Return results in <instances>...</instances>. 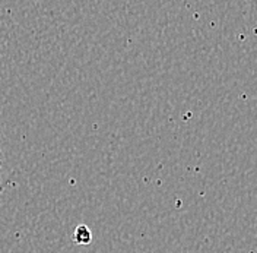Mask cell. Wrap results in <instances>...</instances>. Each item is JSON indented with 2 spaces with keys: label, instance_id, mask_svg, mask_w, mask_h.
Returning a JSON list of instances; mask_svg holds the SVG:
<instances>
[{
  "label": "cell",
  "instance_id": "1",
  "mask_svg": "<svg viewBox=\"0 0 257 253\" xmlns=\"http://www.w3.org/2000/svg\"><path fill=\"white\" fill-rule=\"evenodd\" d=\"M73 240L76 244H80V246H88L91 244L92 241V231L88 225L85 224H80L75 228V233H73Z\"/></svg>",
  "mask_w": 257,
  "mask_h": 253
},
{
  "label": "cell",
  "instance_id": "2",
  "mask_svg": "<svg viewBox=\"0 0 257 253\" xmlns=\"http://www.w3.org/2000/svg\"><path fill=\"white\" fill-rule=\"evenodd\" d=\"M5 186V179H3V154H2V148H0V192L3 190Z\"/></svg>",
  "mask_w": 257,
  "mask_h": 253
}]
</instances>
